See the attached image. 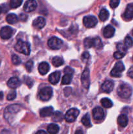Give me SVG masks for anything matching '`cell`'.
Listing matches in <instances>:
<instances>
[{
    "label": "cell",
    "mask_w": 133,
    "mask_h": 134,
    "mask_svg": "<svg viewBox=\"0 0 133 134\" xmlns=\"http://www.w3.org/2000/svg\"><path fill=\"white\" fill-rule=\"evenodd\" d=\"M117 94L121 98L127 99L131 96L132 94V89L131 86L126 83H123L119 86L117 90Z\"/></svg>",
    "instance_id": "6da1fadb"
},
{
    "label": "cell",
    "mask_w": 133,
    "mask_h": 134,
    "mask_svg": "<svg viewBox=\"0 0 133 134\" xmlns=\"http://www.w3.org/2000/svg\"><path fill=\"white\" fill-rule=\"evenodd\" d=\"M14 48L17 52L27 55V56L31 52V47H30L29 43L26 41H23L22 40H18L17 41Z\"/></svg>",
    "instance_id": "7a4b0ae2"
},
{
    "label": "cell",
    "mask_w": 133,
    "mask_h": 134,
    "mask_svg": "<svg viewBox=\"0 0 133 134\" xmlns=\"http://www.w3.org/2000/svg\"><path fill=\"white\" fill-rule=\"evenodd\" d=\"M52 94H53L52 89L49 86H46L40 89L39 93V98H40V100L46 102L50 99L52 96Z\"/></svg>",
    "instance_id": "3957f363"
},
{
    "label": "cell",
    "mask_w": 133,
    "mask_h": 134,
    "mask_svg": "<svg viewBox=\"0 0 133 134\" xmlns=\"http://www.w3.org/2000/svg\"><path fill=\"white\" fill-rule=\"evenodd\" d=\"M79 110L75 108H72L66 111L65 115V119L67 122H73L76 120L79 115Z\"/></svg>",
    "instance_id": "277c9868"
},
{
    "label": "cell",
    "mask_w": 133,
    "mask_h": 134,
    "mask_svg": "<svg viewBox=\"0 0 133 134\" xmlns=\"http://www.w3.org/2000/svg\"><path fill=\"white\" fill-rule=\"evenodd\" d=\"M125 70V66L122 62H118L116 64L114 68L111 71L110 75L112 77H121V73Z\"/></svg>",
    "instance_id": "5b68a950"
},
{
    "label": "cell",
    "mask_w": 133,
    "mask_h": 134,
    "mask_svg": "<svg viewBox=\"0 0 133 134\" xmlns=\"http://www.w3.org/2000/svg\"><path fill=\"white\" fill-rule=\"evenodd\" d=\"M48 45L51 49L57 50L61 48L63 45V41L58 37H53L50 38L48 41Z\"/></svg>",
    "instance_id": "8992f818"
},
{
    "label": "cell",
    "mask_w": 133,
    "mask_h": 134,
    "mask_svg": "<svg viewBox=\"0 0 133 134\" xmlns=\"http://www.w3.org/2000/svg\"><path fill=\"white\" fill-rule=\"evenodd\" d=\"M97 18L94 16H86L83 18V25L87 28L93 27L97 24Z\"/></svg>",
    "instance_id": "52a82bcc"
},
{
    "label": "cell",
    "mask_w": 133,
    "mask_h": 134,
    "mask_svg": "<svg viewBox=\"0 0 133 134\" xmlns=\"http://www.w3.org/2000/svg\"><path fill=\"white\" fill-rule=\"evenodd\" d=\"M14 33L13 28L9 26H5L2 27L0 31V36L3 39H9L13 36V34Z\"/></svg>",
    "instance_id": "ba28073f"
},
{
    "label": "cell",
    "mask_w": 133,
    "mask_h": 134,
    "mask_svg": "<svg viewBox=\"0 0 133 134\" xmlns=\"http://www.w3.org/2000/svg\"><path fill=\"white\" fill-rule=\"evenodd\" d=\"M81 81H82V85L85 88L88 89L89 86L90 80H89V71L87 68H86L83 71V73L81 77Z\"/></svg>",
    "instance_id": "9c48e42d"
},
{
    "label": "cell",
    "mask_w": 133,
    "mask_h": 134,
    "mask_svg": "<svg viewBox=\"0 0 133 134\" xmlns=\"http://www.w3.org/2000/svg\"><path fill=\"white\" fill-rule=\"evenodd\" d=\"M93 117L95 120H102L104 117V111L102 108L96 107L93 110Z\"/></svg>",
    "instance_id": "30bf717a"
},
{
    "label": "cell",
    "mask_w": 133,
    "mask_h": 134,
    "mask_svg": "<svg viewBox=\"0 0 133 134\" xmlns=\"http://www.w3.org/2000/svg\"><path fill=\"white\" fill-rule=\"evenodd\" d=\"M37 7V3L35 0H27L23 5V9L27 13L35 10Z\"/></svg>",
    "instance_id": "8fae6325"
},
{
    "label": "cell",
    "mask_w": 133,
    "mask_h": 134,
    "mask_svg": "<svg viewBox=\"0 0 133 134\" xmlns=\"http://www.w3.org/2000/svg\"><path fill=\"white\" fill-rule=\"evenodd\" d=\"M46 25V20L43 17L39 16L35 19L33 22V26L37 29H42Z\"/></svg>",
    "instance_id": "7c38bea8"
},
{
    "label": "cell",
    "mask_w": 133,
    "mask_h": 134,
    "mask_svg": "<svg viewBox=\"0 0 133 134\" xmlns=\"http://www.w3.org/2000/svg\"><path fill=\"white\" fill-rule=\"evenodd\" d=\"M61 73L59 71H55L51 73L48 77V81L52 85H56L59 81Z\"/></svg>",
    "instance_id": "4fadbf2b"
},
{
    "label": "cell",
    "mask_w": 133,
    "mask_h": 134,
    "mask_svg": "<svg viewBox=\"0 0 133 134\" xmlns=\"http://www.w3.org/2000/svg\"><path fill=\"white\" fill-rule=\"evenodd\" d=\"M115 34V28L111 25H108L103 30V35L106 38H111Z\"/></svg>",
    "instance_id": "5bb4252c"
},
{
    "label": "cell",
    "mask_w": 133,
    "mask_h": 134,
    "mask_svg": "<svg viewBox=\"0 0 133 134\" xmlns=\"http://www.w3.org/2000/svg\"><path fill=\"white\" fill-rule=\"evenodd\" d=\"M21 85V81H20V79L17 77H12L7 82V86H9L10 88H17L18 86H20Z\"/></svg>",
    "instance_id": "9a60e30c"
},
{
    "label": "cell",
    "mask_w": 133,
    "mask_h": 134,
    "mask_svg": "<svg viewBox=\"0 0 133 134\" xmlns=\"http://www.w3.org/2000/svg\"><path fill=\"white\" fill-rule=\"evenodd\" d=\"M113 81L108 80V81H106L102 85V89L103 91L106 93H110L112 91L113 88Z\"/></svg>",
    "instance_id": "2e32d148"
},
{
    "label": "cell",
    "mask_w": 133,
    "mask_h": 134,
    "mask_svg": "<svg viewBox=\"0 0 133 134\" xmlns=\"http://www.w3.org/2000/svg\"><path fill=\"white\" fill-rule=\"evenodd\" d=\"M38 70H39L40 74H41L42 75H44L49 71L50 65L47 62H43L39 64V67H38Z\"/></svg>",
    "instance_id": "e0dca14e"
},
{
    "label": "cell",
    "mask_w": 133,
    "mask_h": 134,
    "mask_svg": "<svg viewBox=\"0 0 133 134\" xmlns=\"http://www.w3.org/2000/svg\"><path fill=\"white\" fill-rule=\"evenodd\" d=\"M124 17L126 20H131L133 18V3H130L126 6L124 13Z\"/></svg>",
    "instance_id": "ac0fdd59"
},
{
    "label": "cell",
    "mask_w": 133,
    "mask_h": 134,
    "mask_svg": "<svg viewBox=\"0 0 133 134\" xmlns=\"http://www.w3.org/2000/svg\"><path fill=\"white\" fill-rule=\"evenodd\" d=\"M53 109L52 107H44L40 111V115L42 117H47L53 115Z\"/></svg>",
    "instance_id": "d6986e66"
},
{
    "label": "cell",
    "mask_w": 133,
    "mask_h": 134,
    "mask_svg": "<svg viewBox=\"0 0 133 134\" xmlns=\"http://www.w3.org/2000/svg\"><path fill=\"white\" fill-rule=\"evenodd\" d=\"M128 122H129V119H128L127 116L125 114H121L119 115L117 119V123L122 128H125L127 126Z\"/></svg>",
    "instance_id": "ffe728a7"
},
{
    "label": "cell",
    "mask_w": 133,
    "mask_h": 134,
    "mask_svg": "<svg viewBox=\"0 0 133 134\" xmlns=\"http://www.w3.org/2000/svg\"><path fill=\"white\" fill-rule=\"evenodd\" d=\"M59 130V127L56 124H50L47 127V132L51 134L57 133Z\"/></svg>",
    "instance_id": "44dd1931"
},
{
    "label": "cell",
    "mask_w": 133,
    "mask_h": 134,
    "mask_svg": "<svg viewBox=\"0 0 133 134\" xmlns=\"http://www.w3.org/2000/svg\"><path fill=\"white\" fill-rule=\"evenodd\" d=\"M6 20L10 24H16L18 21V18L15 14H9L7 16Z\"/></svg>",
    "instance_id": "7402d4cb"
},
{
    "label": "cell",
    "mask_w": 133,
    "mask_h": 134,
    "mask_svg": "<svg viewBox=\"0 0 133 134\" xmlns=\"http://www.w3.org/2000/svg\"><path fill=\"white\" fill-rule=\"evenodd\" d=\"M99 17L101 21H106L109 17V12L106 9H102L99 13Z\"/></svg>",
    "instance_id": "603a6c76"
},
{
    "label": "cell",
    "mask_w": 133,
    "mask_h": 134,
    "mask_svg": "<svg viewBox=\"0 0 133 134\" xmlns=\"http://www.w3.org/2000/svg\"><path fill=\"white\" fill-rule=\"evenodd\" d=\"M100 102H101V104L103 106V107H104L106 109L110 108V107H112L113 106V103L108 98H103V99H101Z\"/></svg>",
    "instance_id": "cb8c5ba5"
},
{
    "label": "cell",
    "mask_w": 133,
    "mask_h": 134,
    "mask_svg": "<svg viewBox=\"0 0 133 134\" xmlns=\"http://www.w3.org/2000/svg\"><path fill=\"white\" fill-rule=\"evenodd\" d=\"M93 47L96 49H100L102 47V43L99 37L93 38Z\"/></svg>",
    "instance_id": "d4e9b609"
},
{
    "label": "cell",
    "mask_w": 133,
    "mask_h": 134,
    "mask_svg": "<svg viewBox=\"0 0 133 134\" xmlns=\"http://www.w3.org/2000/svg\"><path fill=\"white\" fill-rule=\"evenodd\" d=\"M64 61L61 57L59 56H56L52 59V64L55 67H59L63 64Z\"/></svg>",
    "instance_id": "484cf974"
},
{
    "label": "cell",
    "mask_w": 133,
    "mask_h": 134,
    "mask_svg": "<svg viewBox=\"0 0 133 134\" xmlns=\"http://www.w3.org/2000/svg\"><path fill=\"white\" fill-rule=\"evenodd\" d=\"M72 81V75L65 73V75L62 78V84L63 85H69Z\"/></svg>",
    "instance_id": "4316f807"
},
{
    "label": "cell",
    "mask_w": 133,
    "mask_h": 134,
    "mask_svg": "<svg viewBox=\"0 0 133 134\" xmlns=\"http://www.w3.org/2000/svg\"><path fill=\"white\" fill-rule=\"evenodd\" d=\"M52 119L55 122H60L63 119V115L59 111H56L52 115Z\"/></svg>",
    "instance_id": "83f0119b"
},
{
    "label": "cell",
    "mask_w": 133,
    "mask_h": 134,
    "mask_svg": "<svg viewBox=\"0 0 133 134\" xmlns=\"http://www.w3.org/2000/svg\"><path fill=\"white\" fill-rule=\"evenodd\" d=\"M23 0H10V6L13 9L18 8L22 5Z\"/></svg>",
    "instance_id": "f1b7e54d"
},
{
    "label": "cell",
    "mask_w": 133,
    "mask_h": 134,
    "mask_svg": "<svg viewBox=\"0 0 133 134\" xmlns=\"http://www.w3.org/2000/svg\"><path fill=\"white\" fill-rule=\"evenodd\" d=\"M124 44L126 46L127 48H130L132 46L133 44V40L131 38V37H130L129 35L126 36L125 38V40H124Z\"/></svg>",
    "instance_id": "f546056e"
},
{
    "label": "cell",
    "mask_w": 133,
    "mask_h": 134,
    "mask_svg": "<svg viewBox=\"0 0 133 134\" xmlns=\"http://www.w3.org/2000/svg\"><path fill=\"white\" fill-rule=\"evenodd\" d=\"M82 124H83L84 126H90V124H91V121H90V119H89V115L86 114V115H85L84 116L82 117Z\"/></svg>",
    "instance_id": "4dcf8cb0"
},
{
    "label": "cell",
    "mask_w": 133,
    "mask_h": 134,
    "mask_svg": "<svg viewBox=\"0 0 133 134\" xmlns=\"http://www.w3.org/2000/svg\"><path fill=\"white\" fill-rule=\"evenodd\" d=\"M83 43H84L85 47H86V48H91V47H93V38H86Z\"/></svg>",
    "instance_id": "1f68e13d"
},
{
    "label": "cell",
    "mask_w": 133,
    "mask_h": 134,
    "mask_svg": "<svg viewBox=\"0 0 133 134\" xmlns=\"http://www.w3.org/2000/svg\"><path fill=\"white\" fill-rule=\"evenodd\" d=\"M12 62L14 65H18L19 64H21V59L20 58V57L18 56L16 54H13L12 56Z\"/></svg>",
    "instance_id": "d6a6232c"
},
{
    "label": "cell",
    "mask_w": 133,
    "mask_h": 134,
    "mask_svg": "<svg viewBox=\"0 0 133 134\" xmlns=\"http://www.w3.org/2000/svg\"><path fill=\"white\" fill-rule=\"evenodd\" d=\"M117 51H119L123 53L126 54V51H127V47L123 43H118L117 45Z\"/></svg>",
    "instance_id": "836d02e7"
},
{
    "label": "cell",
    "mask_w": 133,
    "mask_h": 134,
    "mask_svg": "<svg viewBox=\"0 0 133 134\" xmlns=\"http://www.w3.org/2000/svg\"><path fill=\"white\" fill-rule=\"evenodd\" d=\"M26 69L28 72H31L33 68V62L31 60H29L26 63Z\"/></svg>",
    "instance_id": "e575fe53"
},
{
    "label": "cell",
    "mask_w": 133,
    "mask_h": 134,
    "mask_svg": "<svg viewBox=\"0 0 133 134\" xmlns=\"http://www.w3.org/2000/svg\"><path fill=\"white\" fill-rule=\"evenodd\" d=\"M125 55V53H123V52H121V51H117L114 52V54H113V57H114L116 59L119 60V59H121L122 58H123Z\"/></svg>",
    "instance_id": "d590c367"
},
{
    "label": "cell",
    "mask_w": 133,
    "mask_h": 134,
    "mask_svg": "<svg viewBox=\"0 0 133 134\" xmlns=\"http://www.w3.org/2000/svg\"><path fill=\"white\" fill-rule=\"evenodd\" d=\"M119 0H110V6L112 9H115L119 5Z\"/></svg>",
    "instance_id": "8d00e7d4"
},
{
    "label": "cell",
    "mask_w": 133,
    "mask_h": 134,
    "mask_svg": "<svg viewBox=\"0 0 133 134\" xmlns=\"http://www.w3.org/2000/svg\"><path fill=\"white\" fill-rule=\"evenodd\" d=\"M16 96V92L12 91V92H10L9 94H8L7 98L8 100L11 101V100H13V99H15Z\"/></svg>",
    "instance_id": "74e56055"
},
{
    "label": "cell",
    "mask_w": 133,
    "mask_h": 134,
    "mask_svg": "<svg viewBox=\"0 0 133 134\" xmlns=\"http://www.w3.org/2000/svg\"><path fill=\"white\" fill-rule=\"evenodd\" d=\"M64 72H65V73H68V74L72 75L73 73V72H74V71H73V69H72V68H69V67H66L64 69Z\"/></svg>",
    "instance_id": "f35d334b"
},
{
    "label": "cell",
    "mask_w": 133,
    "mask_h": 134,
    "mask_svg": "<svg viewBox=\"0 0 133 134\" xmlns=\"http://www.w3.org/2000/svg\"><path fill=\"white\" fill-rule=\"evenodd\" d=\"M127 75L129 77H130V78L133 79V66H132L130 69L128 71Z\"/></svg>",
    "instance_id": "ab89813d"
},
{
    "label": "cell",
    "mask_w": 133,
    "mask_h": 134,
    "mask_svg": "<svg viewBox=\"0 0 133 134\" xmlns=\"http://www.w3.org/2000/svg\"><path fill=\"white\" fill-rule=\"evenodd\" d=\"M82 59H83V60H87V59L89 58V54L88 52H85L84 53L82 54Z\"/></svg>",
    "instance_id": "60d3db41"
},
{
    "label": "cell",
    "mask_w": 133,
    "mask_h": 134,
    "mask_svg": "<svg viewBox=\"0 0 133 134\" xmlns=\"http://www.w3.org/2000/svg\"><path fill=\"white\" fill-rule=\"evenodd\" d=\"M3 92H0V100L1 99H3Z\"/></svg>",
    "instance_id": "b9f144b4"
},
{
    "label": "cell",
    "mask_w": 133,
    "mask_h": 134,
    "mask_svg": "<svg viewBox=\"0 0 133 134\" xmlns=\"http://www.w3.org/2000/svg\"><path fill=\"white\" fill-rule=\"evenodd\" d=\"M37 133H46V132H44V131H39V132H37Z\"/></svg>",
    "instance_id": "7bdbcfd3"
},
{
    "label": "cell",
    "mask_w": 133,
    "mask_h": 134,
    "mask_svg": "<svg viewBox=\"0 0 133 134\" xmlns=\"http://www.w3.org/2000/svg\"><path fill=\"white\" fill-rule=\"evenodd\" d=\"M1 11H2V9H1V7H0V14L1 13Z\"/></svg>",
    "instance_id": "ee69618b"
},
{
    "label": "cell",
    "mask_w": 133,
    "mask_h": 134,
    "mask_svg": "<svg viewBox=\"0 0 133 134\" xmlns=\"http://www.w3.org/2000/svg\"><path fill=\"white\" fill-rule=\"evenodd\" d=\"M132 35H133V30H132Z\"/></svg>",
    "instance_id": "f6af8a7d"
}]
</instances>
